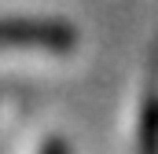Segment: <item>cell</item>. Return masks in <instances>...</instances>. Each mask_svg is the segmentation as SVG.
<instances>
[{"mask_svg":"<svg viewBox=\"0 0 158 154\" xmlns=\"http://www.w3.org/2000/svg\"><path fill=\"white\" fill-rule=\"evenodd\" d=\"M136 154H158V88H151L143 95V107H140Z\"/></svg>","mask_w":158,"mask_h":154,"instance_id":"obj_2","label":"cell"},{"mask_svg":"<svg viewBox=\"0 0 158 154\" xmlns=\"http://www.w3.org/2000/svg\"><path fill=\"white\" fill-rule=\"evenodd\" d=\"M40 154H70V147H66V140L55 136V140H44L40 143Z\"/></svg>","mask_w":158,"mask_h":154,"instance_id":"obj_3","label":"cell"},{"mask_svg":"<svg viewBox=\"0 0 158 154\" xmlns=\"http://www.w3.org/2000/svg\"><path fill=\"white\" fill-rule=\"evenodd\" d=\"M77 48L74 26L59 18H0V51H52L66 55Z\"/></svg>","mask_w":158,"mask_h":154,"instance_id":"obj_1","label":"cell"}]
</instances>
